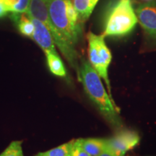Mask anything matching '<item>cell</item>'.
I'll return each instance as SVG.
<instances>
[{
    "label": "cell",
    "mask_w": 156,
    "mask_h": 156,
    "mask_svg": "<svg viewBox=\"0 0 156 156\" xmlns=\"http://www.w3.org/2000/svg\"><path fill=\"white\" fill-rule=\"evenodd\" d=\"M135 13L138 22L146 34L156 40V2H150L140 5Z\"/></svg>",
    "instance_id": "cell-7"
},
{
    "label": "cell",
    "mask_w": 156,
    "mask_h": 156,
    "mask_svg": "<svg viewBox=\"0 0 156 156\" xmlns=\"http://www.w3.org/2000/svg\"><path fill=\"white\" fill-rule=\"evenodd\" d=\"M6 6L9 12L26 13L30 0H0Z\"/></svg>",
    "instance_id": "cell-14"
},
{
    "label": "cell",
    "mask_w": 156,
    "mask_h": 156,
    "mask_svg": "<svg viewBox=\"0 0 156 156\" xmlns=\"http://www.w3.org/2000/svg\"><path fill=\"white\" fill-rule=\"evenodd\" d=\"M23 141L15 140L0 154V156H24L23 151Z\"/></svg>",
    "instance_id": "cell-15"
},
{
    "label": "cell",
    "mask_w": 156,
    "mask_h": 156,
    "mask_svg": "<svg viewBox=\"0 0 156 156\" xmlns=\"http://www.w3.org/2000/svg\"><path fill=\"white\" fill-rule=\"evenodd\" d=\"M10 18L15 23L21 34L32 38L34 33L35 26L34 23L28 15H25L24 13H12Z\"/></svg>",
    "instance_id": "cell-9"
},
{
    "label": "cell",
    "mask_w": 156,
    "mask_h": 156,
    "mask_svg": "<svg viewBox=\"0 0 156 156\" xmlns=\"http://www.w3.org/2000/svg\"><path fill=\"white\" fill-rule=\"evenodd\" d=\"M77 74L78 80L83 85L87 97L97 107L101 114L112 125L120 128L122 123L114 99L107 93L101 76L90 62L83 60Z\"/></svg>",
    "instance_id": "cell-1"
},
{
    "label": "cell",
    "mask_w": 156,
    "mask_h": 156,
    "mask_svg": "<svg viewBox=\"0 0 156 156\" xmlns=\"http://www.w3.org/2000/svg\"><path fill=\"white\" fill-rule=\"evenodd\" d=\"M51 20L59 34L75 48L83 34L82 23L71 0H47Z\"/></svg>",
    "instance_id": "cell-2"
},
{
    "label": "cell",
    "mask_w": 156,
    "mask_h": 156,
    "mask_svg": "<svg viewBox=\"0 0 156 156\" xmlns=\"http://www.w3.org/2000/svg\"><path fill=\"white\" fill-rule=\"evenodd\" d=\"M45 54L46 57V63L51 73L57 77H65L67 76V70L58 53L48 52Z\"/></svg>",
    "instance_id": "cell-12"
},
{
    "label": "cell",
    "mask_w": 156,
    "mask_h": 156,
    "mask_svg": "<svg viewBox=\"0 0 156 156\" xmlns=\"http://www.w3.org/2000/svg\"><path fill=\"white\" fill-rule=\"evenodd\" d=\"M70 156H91L82 147L80 139L74 140L73 148Z\"/></svg>",
    "instance_id": "cell-16"
},
{
    "label": "cell",
    "mask_w": 156,
    "mask_h": 156,
    "mask_svg": "<svg viewBox=\"0 0 156 156\" xmlns=\"http://www.w3.org/2000/svg\"><path fill=\"white\" fill-rule=\"evenodd\" d=\"M26 15L29 17L36 18L44 23L45 26L50 31L56 46H57L64 58L67 60L72 67H73L77 73L79 70V65L77 51L75 48L70 46L64 40L54 27L48 14L47 0H30Z\"/></svg>",
    "instance_id": "cell-4"
},
{
    "label": "cell",
    "mask_w": 156,
    "mask_h": 156,
    "mask_svg": "<svg viewBox=\"0 0 156 156\" xmlns=\"http://www.w3.org/2000/svg\"><path fill=\"white\" fill-rule=\"evenodd\" d=\"M98 156H114V155L111 153H109L108 151H106V150H104V151H103L102 153H101Z\"/></svg>",
    "instance_id": "cell-18"
},
{
    "label": "cell",
    "mask_w": 156,
    "mask_h": 156,
    "mask_svg": "<svg viewBox=\"0 0 156 156\" xmlns=\"http://www.w3.org/2000/svg\"><path fill=\"white\" fill-rule=\"evenodd\" d=\"M139 134L134 130L122 129L112 137L106 139L105 150L114 156H124L140 143Z\"/></svg>",
    "instance_id": "cell-6"
},
{
    "label": "cell",
    "mask_w": 156,
    "mask_h": 156,
    "mask_svg": "<svg viewBox=\"0 0 156 156\" xmlns=\"http://www.w3.org/2000/svg\"><path fill=\"white\" fill-rule=\"evenodd\" d=\"M73 143L74 140L47 151L40 152L36 154L35 156H70Z\"/></svg>",
    "instance_id": "cell-13"
},
{
    "label": "cell",
    "mask_w": 156,
    "mask_h": 156,
    "mask_svg": "<svg viewBox=\"0 0 156 156\" xmlns=\"http://www.w3.org/2000/svg\"><path fill=\"white\" fill-rule=\"evenodd\" d=\"M99 0H73V5L82 23L87 20Z\"/></svg>",
    "instance_id": "cell-10"
},
{
    "label": "cell",
    "mask_w": 156,
    "mask_h": 156,
    "mask_svg": "<svg viewBox=\"0 0 156 156\" xmlns=\"http://www.w3.org/2000/svg\"><path fill=\"white\" fill-rule=\"evenodd\" d=\"M132 0H116L107 9L104 18L105 37H122L128 35L137 23Z\"/></svg>",
    "instance_id": "cell-3"
},
{
    "label": "cell",
    "mask_w": 156,
    "mask_h": 156,
    "mask_svg": "<svg viewBox=\"0 0 156 156\" xmlns=\"http://www.w3.org/2000/svg\"><path fill=\"white\" fill-rule=\"evenodd\" d=\"M35 26L34 33L32 38L40 46L44 53H58L56 49V44L54 41L53 37L48 29L45 26L44 23L36 18L30 17Z\"/></svg>",
    "instance_id": "cell-8"
},
{
    "label": "cell",
    "mask_w": 156,
    "mask_h": 156,
    "mask_svg": "<svg viewBox=\"0 0 156 156\" xmlns=\"http://www.w3.org/2000/svg\"><path fill=\"white\" fill-rule=\"evenodd\" d=\"M147 1H151V0H147Z\"/></svg>",
    "instance_id": "cell-19"
},
{
    "label": "cell",
    "mask_w": 156,
    "mask_h": 156,
    "mask_svg": "<svg viewBox=\"0 0 156 156\" xmlns=\"http://www.w3.org/2000/svg\"><path fill=\"white\" fill-rule=\"evenodd\" d=\"M82 147L91 156H98L106 148V139L101 138H80Z\"/></svg>",
    "instance_id": "cell-11"
},
{
    "label": "cell",
    "mask_w": 156,
    "mask_h": 156,
    "mask_svg": "<svg viewBox=\"0 0 156 156\" xmlns=\"http://www.w3.org/2000/svg\"><path fill=\"white\" fill-rule=\"evenodd\" d=\"M8 12H9L7 7H6V6L3 3L0 2V18L6 16V15L8 14Z\"/></svg>",
    "instance_id": "cell-17"
},
{
    "label": "cell",
    "mask_w": 156,
    "mask_h": 156,
    "mask_svg": "<svg viewBox=\"0 0 156 156\" xmlns=\"http://www.w3.org/2000/svg\"><path fill=\"white\" fill-rule=\"evenodd\" d=\"M105 36L103 35H96L89 32L87 35L88 41V58L91 66L94 68L101 79L104 80L108 93L112 98V88L108 78V67L112 59L111 51L105 42Z\"/></svg>",
    "instance_id": "cell-5"
}]
</instances>
